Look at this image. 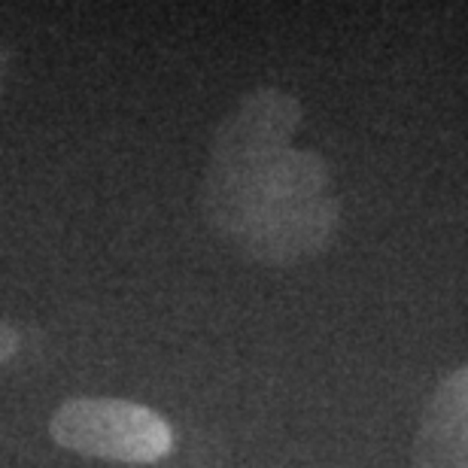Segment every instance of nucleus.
Listing matches in <instances>:
<instances>
[{"label": "nucleus", "instance_id": "obj_4", "mask_svg": "<svg viewBox=\"0 0 468 468\" xmlns=\"http://www.w3.org/2000/svg\"><path fill=\"white\" fill-rule=\"evenodd\" d=\"M18 350V335L13 325L0 323V362H9Z\"/></svg>", "mask_w": 468, "mask_h": 468}, {"label": "nucleus", "instance_id": "obj_3", "mask_svg": "<svg viewBox=\"0 0 468 468\" xmlns=\"http://www.w3.org/2000/svg\"><path fill=\"white\" fill-rule=\"evenodd\" d=\"M414 468H468V365L429 399L414 438Z\"/></svg>", "mask_w": 468, "mask_h": 468}, {"label": "nucleus", "instance_id": "obj_1", "mask_svg": "<svg viewBox=\"0 0 468 468\" xmlns=\"http://www.w3.org/2000/svg\"><path fill=\"white\" fill-rule=\"evenodd\" d=\"M323 195H332V176L316 153L295 146H210L204 217L231 243L280 210Z\"/></svg>", "mask_w": 468, "mask_h": 468}, {"label": "nucleus", "instance_id": "obj_5", "mask_svg": "<svg viewBox=\"0 0 468 468\" xmlns=\"http://www.w3.org/2000/svg\"><path fill=\"white\" fill-rule=\"evenodd\" d=\"M0 98H4V55H0Z\"/></svg>", "mask_w": 468, "mask_h": 468}, {"label": "nucleus", "instance_id": "obj_2", "mask_svg": "<svg viewBox=\"0 0 468 468\" xmlns=\"http://www.w3.org/2000/svg\"><path fill=\"white\" fill-rule=\"evenodd\" d=\"M52 438L95 460L153 465L174 451V429L153 408L125 399H70L55 410Z\"/></svg>", "mask_w": 468, "mask_h": 468}]
</instances>
